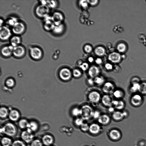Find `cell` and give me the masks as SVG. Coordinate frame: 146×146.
Listing matches in <instances>:
<instances>
[{
	"label": "cell",
	"mask_w": 146,
	"mask_h": 146,
	"mask_svg": "<svg viewBox=\"0 0 146 146\" xmlns=\"http://www.w3.org/2000/svg\"><path fill=\"white\" fill-rule=\"evenodd\" d=\"M121 58L120 54L117 52H114L110 54L108 56L109 60L114 63L119 62Z\"/></svg>",
	"instance_id": "25"
},
{
	"label": "cell",
	"mask_w": 146,
	"mask_h": 146,
	"mask_svg": "<svg viewBox=\"0 0 146 146\" xmlns=\"http://www.w3.org/2000/svg\"><path fill=\"white\" fill-rule=\"evenodd\" d=\"M59 75L61 79L66 81L68 80L70 78L72 73L69 69L67 68H64L60 70Z\"/></svg>",
	"instance_id": "14"
},
{
	"label": "cell",
	"mask_w": 146,
	"mask_h": 146,
	"mask_svg": "<svg viewBox=\"0 0 146 146\" xmlns=\"http://www.w3.org/2000/svg\"><path fill=\"white\" fill-rule=\"evenodd\" d=\"M88 3L92 5H94L96 4L98 2V1L97 0H87Z\"/></svg>",
	"instance_id": "53"
},
{
	"label": "cell",
	"mask_w": 146,
	"mask_h": 146,
	"mask_svg": "<svg viewBox=\"0 0 146 146\" xmlns=\"http://www.w3.org/2000/svg\"><path fill=\"white\" fill-rule=\"evenodd\" d=\"M105 66V68L108 70H110L113 69L112 65L109 63H106Z\"/></svg>",
	"instance_id": "51"
},
{
	"label": "cell",
	"mask_w": 146,
	"mask_h": 146,
	"mask_svg": "<svg viewBox=\"0 0 146 146\" xmlns=\"http://www.w3.org/2000/svg\"><path fill=\"white\" fill-rule=\"evenodd\" d=\"M43 20V27L44 29L47 31L51 32L55 25L51 20V15H49Z\"/></svg>",
	"instance_id": "11"
},
{
	"label": "cell",
	"mask_w": 146,
	"mask_h": 146,
	"mask_svg": "<svg viewBox=\"0 0 146 146\" xmlns=\"http://www.w3.org/2000/svg\"><path fill=\"white\" fill-rule=\"evenodd\" d=\"M140 83L131 84L129 88L130 93L133 94L139 93L140 88Z\"/></svg>",
	"instance_id": "31"
},
{
	"label": "cell",
	"mask_w": 146,
	"mask_h": 146,
	"mask_svg": "<svg viewBox=\"0 0 146 146\" xmlns=\"http://www.w3.org/2000/svg\"><path fill=\"white\" fill-rule=\"evenodd\" d=\"M13 141L11 137L4 136L1 138L0 145L1 146H11Z\"/></svg>",
	"instance_id": "22"
},
{
	"label": "cell",
	"mask_w": 146,
	"mask_h": 146,
	"mask_svg": "<svg viewBox=\"0 0 146 146\" xmlns=\"http://www.w3.org/2000/svg\"><path fill=\"white\" fill-rule=\"evenodd\" d=\"M50 9L47 5L39 3L35 7L34 13L38 18L43 19L50 15Z\"/></svg>",
	"instance_id": "2"
},
{
	"label": "cell",
	"mask_w": 146,
	"mask_h": 146,
	"mask_svg": "<svg viewBox=\"0 0 146 146\" xmlns=\"http://www.w3.org/2000/svg\"><path fill=\"white\" fill-rule=\"evenodd\" d=\"M29 54L33 59L38 60L42 57L43 52L42 49L38 46H34L29 48Z\"/></svg>",
	"instance_id": "3"
},
{
	"label": "cell",
	"mask_w": 146,
	"mask_h": 146,
	"mask_svg": "<svg viewBox=\"0 0 146 146\" xmlns=\"http://www.w3.org/2000/svg\"><path fill=\"white\" fill-rule=\"evenodd\" d=\"M39 128L38 123L36 121H31L29 122L26 129L34 133L38 130Z\"/></svg>",
	"instance_id": "18"
},
{
	"label": "cell",
	"mask_w": 146,
	"mask_h": 146,
	"mask_svg": "<svg viewBox=\"0 0 146 146\" xmlns=\"http://www.w3.org/2000/svg\"><path fill=\"white\" fill-rule=\"evenodd\" d=\"M14 35L20 36L23 34L26 29V26L23 22L19 20L11 28Z\"/></svg>",
	"instance_id": "4"
},
{
	"label": "cell",
	"mask_w": 146,
	"mask_h": 146,
	"mask_svg": "<svg viewBox=\"0 0 146 146\" xmlns=\"http://www.w3.org/2000/svg\"><path fill=\"white\" fill-rule=\"evenodd\" d=\"M123 112L124 115L125 117H127L128 115V111L126 110H123Z\"/></svg>",
	"instance_id": "59"
},
{
	"label": "cell",
	"mask_w": 146,
	"mask_h": 146,
	"mask_svg": "<svg viewBox=\"0 0 146 146\" xmlns=\"http://www.w3.org/2000/svg\"><path fill=\"white\" fill-rule=\"evenodd\" d=\"M141 82L140 78L137 76L133 77L130 80L131 84L136 83H140Z\"/></svg>",
	"instance_id": "43"
},
{
	"label": "cell",
	"mask_w": 146,
	"mask_h": 146,
	"mask_svg": "<svg viewBox=\"0 0 146 146\" xmlns=\"http://www.w3.org/2000/svg\"><path fill=\"white\" fill-rule=\"evenodd\" d=\"M88 64L86 62L83 63L80 66V68L82 70L84 71L86 70L88 68Z\"/></svg>",
	"instance_id": "47"
},
{
	"label": "cell",
	"mask_w": 146,
	"mask_h": 146,
	"mask_svg": "<svg viewBox=\"0 0 146 146\" xmlns=\"http://www.w3.org/2000/svg\"><path fill=\"white\" fill-rule=\"evenodd\" d=\"M41 140L44 146H52L54 141V137L50 134H46L42 137Z\"/></svg>",
	"instance_id": "13"
},
{
	"label": "cell",
	"mask_w": 146,
	"mask_h": 146,
	"mask_svg": "<svg viewBox=\"0 0 146 146\" xmlns=\"http://www.w3.org/2000/svg\"><path fill=\"white\" fill-rule=\"evenodd\" d=\"M72 74L74 77L78 78L81 76L82 73L79 70L76 69L73 70Z\"/></svg>",
	"instance_id": "44"
},
{
	"label": "cell",
	"mask_w": 146,
	"mask_h": 146,
	"mask_svg": "<svg viewBox=\"0 0 146 146\" xmlns=\"http://www.w3.org/2000/svg\"><path fill=\"white\" fill-rule=\"evenodd\" d=\"M72 113L73 115L77 116L80 115V109L77 108H74L72 111Z\"/></svg>",
	"instance_id": "42"
},
{
	"label": "cell",
	"mask_w": 146,
	"mask_h": 146,
	"mask_svg": "<svg viewBox=\"0 0 146 146\" xmlns=\"http://www.w3.org/2000/svg\"><path fill=\"white\" fill-rule=\"evenodd\" d=\"M19 20V19L15 17L10 16L7 18L5 21V25L11 28Z\"/></svg>",
	"instance_id": "23"
},
{
	"label": "cell",
	"mask_w": 146,
	"mask_h": 146,
	"mask_svg": "<svg viewBox=\"0 0 146 146\" xmlns=\"http://www.w3.org/2000/svg\"><path fill=\"white\" fill-rule=\"evenodd\" d=\"M51 19L55 25L62 24L64 17L61 13L58 11H54L51 15Z\"/></svg>",
	"instance_id": "12"
},
{
	"label": "cell",
	"mask_w": 146,
	"mask_h": 146,
	"mask_svg": "<svg viewBox=\"0 0 146 146\" xmlns=\"http://www.w3.org/2000/svg\"><path fill=\"white\" fill-rule=\"evenodd\" d=\"M88 60L90 62H92L94 60V59L92 57H90L88 58Z\"/></svg>",
	"instance_id": "60"
},
{
	"label": "cell",
	"mask_w": 146,
	"mask_h": 146,
	"mask_svg": "<svg viewBox=\"0 0 146 146\" xmlns=\"http://www.w3.org/2000/svg\"><path fill=\"white\" fill-rule=\"evenodd\" d=\"M84 49L86 52L90 53L92 51V48L91 46L89 45H86L85 46Z\"/></svg>",
	"instance_id": "52"
},
{
	"label": "cell",
	"mask_w": 146,
	"mask_h": 146,
	"mask_svg": "<svg viewBox=\"0 0 146 146\" xmlns=\"http://www.w3.org/2000/svg\"><path fill=\"white\" fill-rule=\"evenodd\" d=\"M11 29L9 27L4 25L0 28V38L2 41L9 40L12 36Z\"/></svg>",
	"instance_id": "5"
},
{
	"label": "cell",
	"mask_w": 146,
	"mask_h": 146,
	"mask_svg": "<svg viewBox=\"0 0 146 146\" xmlns=\"http://www.w3.org/2000/svg\"><path fill=\"white\" fill-rule=\"evenodd\" d=\"M114 72L116 73L119 72L120 71V69L119 67L117 66V68L115 67V68L113 69Z\"/></svg>",
	"instance_id": "56"
},
{
	"label": "cell",
	"mask_w": 146,
	"mask_h": 146,
	"mask_svg": "<svg viewBox=\"0 0 146 146\" xmlns=\"http://www.w3.org/2000/svg\"><path fill=\"white\" fill-rule=\"evenodd\" d=\"M117 49L119 52H123L125 51L126 46L125 44L123 43H120L118 45Z\"/></svg>",
	"instance_id": "40"
},
{
	"label": "cell",
	"mask_w": 146,
	"mask_h": 146,
	"mask_svg": "<svg viewBox=\"0 0 146 146\" xmlns=\"http://www.w3.org/2000/svg\"><path fill=\"white\" fill-rule=\"evenodd\" d=\"M10 44L14 47L21 44L22 38L20 36L14 35L10 38Z\"/></svg>",
	"instance_id": "15"
},
{
	"label": "cell",
	"mask_w": 146,
	"mask_h": 146,
	"mask_svg": "<svg viewBox=\"0 0 146 146\" xmlns=\"http://www.w3.org/2000/svg\"><path fill=\"white\" fill-rule=\"evenodd\" d=\"M113 100L111 97L108 95H105L102 99V104L105 106L108 107L111 106Z\"/></svg>",
	"instance_id": "24"
},
{
	"label": "cell",
	"mask_w": 146,
	"mask_h": 146,
	"mask_svg": "<svg viewBox=\"0 0 146 146\" xmlns=\"http://www.w3.org/2000/svg\"><path fill=\"white\" fill-rule=\"evenodd\" d=\"M58 4V2L56 0H47V5L50 9L56 8Z\"/></svg>",
	"instance_id": "33"
},
{
	"label": "cell",
	"mask_w": 146,
	"mask_h": 146,
	"mask_svg": "<svg viewBox=\"0 0 146 146\" xmlns=\"http://www.w3.org/2000/svg\"><path fill=\"white\" fill-rule=\"evenodd\" d=\"M112 117L113 119L117 121L121 120L125 117L123 111H115L112 113Z\"/></svg>",
	"instance_id": "30"
},
{
	"label": "cell",
	"mask_w": 146,
	"mask_h": 146,
	"mask_svg": "<svg viewBox=\"0 0 146 146\" xmlns=\"http://www.w3.org/2000/svg\"></svg>",
	"instance_id": "61"
},
{
	"label": "cell",
	"mask_w": 146,
	"mask_h": 146,
	"mask_svg": "<svg viewBox=\"0 0 146 146\" xmlns=\"http://www.w3.org/2000/svg\"><path fill=\"white\" fill-rule=\"evenodd\" d=\"M130 101L131 104L134 106H140L143 102L142 95L139 93L133 94L130 98Z\"/></svg>",
	"instance_id": "10"
},
{
	"label": "cell",
	"mask_w": 146,
	"mask_h": 146,
	"mask_svg": "<svg viewBox=\"0 0 146 146\" xmlns=\"http://www.w3.org/2000/svg\"><path fill=\"white\" fill-rule=\"evenodd\" d=\"M114 107L111 106L109 107L108 109L109 111L110 112H113V113L115 111Z\"/></svg>",
	"instance_id": "58"
},
{
	"label": "cell",
	"mask_w": 146,
	"mask_h": 146,
	"mask_svg": "<svg viewBox=\"0 0 146 146\" xmlns=\"http://www.w3.org/2000/svg\"><path fill=\"white\" fill-rule=\"evenodd\" d=\"M88 2L86 0H81L80 1L79 4L82 7H86L88 5Z\"/></svg>",
	"instance_id": "49"
},
{
	"label": "cell",
	"mask_w": 146,
	"mask_h": 146,
	"mask_svg": "<svg viewBox=\"0 0 146 146\" xmlns=\"http://www.w3.org/2000/svg\"><path fill=\"white\" fill-rule=\"evenodd\" d=\"M109 136L111 139L113 140H117L120 139L121 134L120 131L117 129H114L110 132Z\"/></svg>",
	"instance_id": "19"
},
{
	"label": "cell",
	"mask_w": 146,
	"mask_h": 146,
	"mask_svg": "<svg viewBox=\"0 0 146 146\" xmlns=\"http://www.w3.org/2000/svg\"><path fill=\"white\" fill-rule=\"evenodd\" d=\"M113 94L115 98L117 99H121L123 97L124 94L121 90L117 89L113 92Z\"/></svg>",
	"instance_id": "34"
},
{
	"label": "cell",
	"mask_w": 146,
	"mask_h": 146,
	"mask_svg": "<svg viewBox=\"0 0 146 146\" xmlns=\"http://www.w3.org/2000/svg\"><path fill=\"white\" fill-rule=\"evenodd\" d=\"M17 133V127L11 122L5 123L0 128V134L2 136H6L12 138L16 136Z\"/></svg>",
	"instance_id": "1"
},
{
	"label": "cell",
	"mask_w": 146,
	"mask_h": 146,
	"mask_svg": "<svg viewBox=\"0 0 146 146\" xmlns=\"http://www.w3.org/2000/svg\"><path fill=\"white\" fill-rule=\"evenodd\" d=\"M14 47L10 44L2 46L0 49L1 55L4 58H9L13 55Z\"/></svg>",
	"instance_id": "8"
},
{
	"label": "cell",
	"mask_w": 146,
	"mask_h": 146,
	"mask_svg": "<svg viewBox=\"0 0 146 146\" xmlns=\"http://www.w3.org/2000/svg\"><path fill=\"white\" fill-rule=\"evenodd\" d=\"M139 93L142 95H146V82H141Z\"/></svg>",
	"instance_id": "36"
},
{
	"label": "cell",
	"mask_w": 146,
	"mask_h": 146,
	"mask_svg": "<svg viewBox=\"0 0 146 146\" xmlns=\"http://www.w3.org/2000/svg\"><path fill=\"white\" fill-rule=\"evenodd\" d=\"M26 50L25 47L22 44L14 47L13 55L17 58H21L26 54Z\"/></svg>",
	"instance_id": "9"
},
{
	"label": "cell",
	"mask_w": 146,
	"mask_h": 146,
	"mask_svg": "<svg viewBox=\"0 0 146 146\" xmlns=\"http://www.w3.org/2000/svg\"><path fill=\"white\" fill-rule=\"evenodd\" d=\"M98 122L100 124L106 125L110 121V118L109 116L106 114L100 115L98 119Z\"/></svg>",
	"instance_id": "29"
},
{
	"label": "cell",
	"mask_w": 146,
	"mask_h": 146,
	"mask_svg": "<svg viewBox=\"0 0 146 146\" xmlns=\"http://www.w3.org/2000/svg\"><path fill=\"white\" fill-rule=\"evenodd\" d=\"M80 127L81 129L84 131H89V126L86 123H83Z\"/></svg>",
	"instance_id": "46"
},
{
	"label": "cell",
	"mask_w": 146,
	"mask_h": 146,
	"mask_svg": "<svg viewBox=\"0 0 146 146\" xmlns=\"http://www.w3.org/2000/svg\"><path fill=\"white\" fill-rule=\"evenodd\" d=\"M26 144L21 139L13 140L11 146H26Z\"/></svg>",
	"instance_id": "35"
},
{
	"label": "cell",
	"mask_w": 146,
	"mask_h": 146,
	"mask_svg": "<svg viewBox=\"0 0 146 146\" xmlns=\"http://www.w3.org/2000/svg\"><path fill=\"white\" fill-rule=\"evenodd\" d=\"M95 52L97 55L99 56H102L104 54L105 50L103 47L99 46L96 48Z\"/></svg>",
	"instance_id": "39"
},
{
	"label": "cell",
	"mask_w": 146,
	"mask_h": 146,
	"mask_svg": "<svg viewBox=\"0 0 146 146\" xmlns=\"http://www.w3.org/2000/svg\"><path fill=\"white\" fill-rule=\"evenodd\" d=\"M30 146H44L41 139L35 138L30 144Z\"/></svg>",
	"instance_id": "37"
},
{
	"label": "cell",
	"mask_w": 146,
	"mask_h": 146,
	"mask_svg": "<svg viewBox=\"0 0 146 146\" xmlns=\"http://www.w3.org/2000/svg\"><path fill=\"white\" fill-rule=\"evenodd\" d=\"M29 122L27 120L25 119H20L18 123V126L19 128L23 130L26 129Z\"/></svg>",
	"instance_id": "32"
},
{
	"label": "cell",
	"mask_w": 146,
	"mask_h": 146,
	"mask_svg": "<svg viewBox=\"0 0 146 146\" xmlns=\"http://www.w3.org/2000/svg\"><path fill=\"white\" fill-rule=\"evenodd\" d=\"M95 62L97 64H100L102 63V60L101 58H98L95 60Z\"/></svg>",
	"instance_id": "55"
},
{
	"label": "cell",
	"mask_w": 146,
	"mask_h": 146,
	"mask_svg": "<svg viewBox=\"0 0 146 146\" xmlns=\"http://www.w3.org/2000/svg\"><path fill=\"white\" fill-rule=\"evenodd\" d=\"M101 131V128L97 123H93L89 126V131L92 134L96 135L99 133Z\"/></svg>",
	"instance_id": "17"
},
{
	"label": "cell",
	"mask_w": 146,
	"mask_h": 146,
	"mask_svg": "<svg viewBox=\"0 0 146 146\" xmlns=\"http://www.w3.org/2000/svg\"><path fill=\"white\" fill-rule=\"evenodd\" d=\"M64 26L63 24L58 25H55L54 27L51 32L54 35H58L61 34L63 31Z\"/></svg>",
	"instance_id": "27"
},
{
	"label": "cell",
	"mask_w": 146,
	"mask_h": 146,
	"mask_svg": "<svg viewBox=\"0 0 146 146\" xmlns=\"http://www.w3.org/2000/svg\"><path fill=\"white\" fill-rule=\"evenodd\" d=\"M20 137V139L26 144H30L35 138L34 133L27 129L21 132Z\"/></svg>",
	"instance_id": "6"
},
{
	"label": "cell",
	"mask_w": 146,
	"mask_h": 146,
	"mask_svg": "<svg viewBox=\"0 0 146 146\" xmlns=\"http://www.w3.org/2000/svg\"><path fill=\"white\" fill-rule=\"evenodd\" d=\"M75 123L76 125L80 126L84 123L83 119L82 118H78L75 120Z\"/></svg>",
	"instance_id": "48"
},
{
	"label": "cell",
	"mask_w": 146,
	"mask_h": 146,
	"mask_svg": "<svg viewBox=\"0 0 146 146\" xmlns=\"http://www.w3.org/2000/svg\"><path fill=\"white\" fill-rule=\"evenodd\" d=\"M4 23H5V21L2 18H1L0 20V27L4 25Z\"/></svg>",
	"instance_id": "57"
},
{
	"label": "cell",
	"mask_w": 146,
	"mask_h": 146,
	"mask_svg": "<svg viewBox=\"0 0 146 146\" xmlns=\"http://www.w3.org/2000/svg\"><path fill=\"white\" fill-rule=\"evenodd\" d=\"M8 114L7 109L4 107L1 108L0 110V115L2 118H4L7 117Z\"/></svg>",
	"instance_id": "38"
},
{
	"label": "cell",
	"mask_w": 146,
	"mask_h": 146,
	"mask_svg": "<svg viewBox=\"0 0 146 146\" xmlns=\"http://www.w3.org/2000/svg\"><path fill=\"white\" fill-rule=\"evenodd\" d=\"M20 117L19 112L15 110H12L9 114V118L12 121H17Z\"/></svg>",
	"instance_id": "28"
},
{
	"label": "cell",
	"mask_w": 146,
	"mask_h": 146,
	"mask_svg": "<svg viewBox=\"0 0 146 146\" xmlns=\"http://www.w3.org/2000/svg\"><path fill=\"white\" fill-rule=\"evenodd\" d=\"M100 70L99 68L96 66H91L88 71V73L91 78H95L98 76L100 73Z\"/></svg>",
	"instance_id": "21"
},
{
	"label": "cell",
	"mask_w": 146,
	"mask_h": 146,
	"mask_svg": "<svg viewBox=\"0 0 146 146\" xmlns=\"http://www.w3.org/2000/svg\"><path fill=\"white\" fill-rule=\"evenodd\" d=\"M112 105L114 106L115 108L118 110H123L125 107V103L121 100H113Z\"/></svg>",
	"instance_id": "26"
},
{
	"label": "cell",
	"mask_w": 146,
	"mask_h": 146,
	"mask_svg": "<svg viewBox=\"0 0 146 146\" xmlns=\"http://www.w3.org/2000/svg\"><path fill=\"white\" fill-rule=\"evenodd\" d=\"M114 89L113 84L111 82H107L104 85L102 90L103 92L106 93H110L112 92Z\"/></svg>",
	"instance_id": "20"
},
{
	"label": "cell",
	"mask_w": 146,
	"mask_h": 146,
	"mask_svg": "<svg viewBox=\"0 0 146 146\" xmlns=\"http://www.w3.org/2000/svg\"><path fill=\"white\" fill-rule=\"evenodd\" d=\"M80 115L83 119H88L92 117L94 111L92 108L88 105L83 106L80 109Z\"/></svg>",
	"instance_id": "7"
},
{
	"label": "cell",
	"mask_w": 146,
	"mask_h": 146,
	"mask_svg": "<svg viewBox=\"0 0 146 146\" xmlns=\"http://www.w3.org/2000/svg\"><path fill=\"white\" fill-rule=\"evenodd\" d=\"M94 83L98 85L102 84L104 81V78L102 76H97L94 78Z\"/></svg>",
	"instance_id": "41"
},
{
	"label": "cell",
	"mask_w": 146,
	"mask_h": 146,
	"mask_svg": "<svg viewBox=\"0 0 146 146\" xmlns=\"http://www.w3.org/2000/svg\"><path fill=\"white\" fill-rule=\"evenodd\" d=\"M6 84L8 87H12L14 85L15 82L13 79L10 78L6 81Z\"/></svg>",
	"instance_id": "45"
},
{
	"label": "cell",
	"mask_w": 146,
	"mask_h": 146,
	"mask_svg": "<svg viewBox=\"0 0 146 146\" xmlns=\"http://www.w3.org/2000/svg\"><path fill=\"white\" fill-rule=\"evenodd\" d=\"M88 98L91 102L97 103L99 102L100 99V94L97 91H92L89 94Z\"/></svg>",
	"instance_id": "16"
},
{
	"label": "cell",
	"mask_w": 146,
	"mask_h": 146,
	"mask_svg": "<svg viewBox=\"0 0 146 146\" xmlns=\"http://www.w3.org/2000/svg\"><path fill=\"white\" fill-rule=\"evenodd\" d=\"M88 83L90 85H93L94 83V80H93L92 78L89 79L88 80Z\"/></svg>",
	"instance_id": "54"
},
{
	"label": "cell",
	"mask_w": 146,
	"mask_h": 146,
	"mask_svg": "<svg viewBox=\"0 0 146 146\" xmlns=\"http://www.w3.org/2000/svg\"><path fill=\"white\" fill-rule=\"evenodd\" d=\"M100 116V112L98 111H94L92 117L94 118L98 119Z\"/></svg>",
	"instance_id": "50"
}]
</instances>
